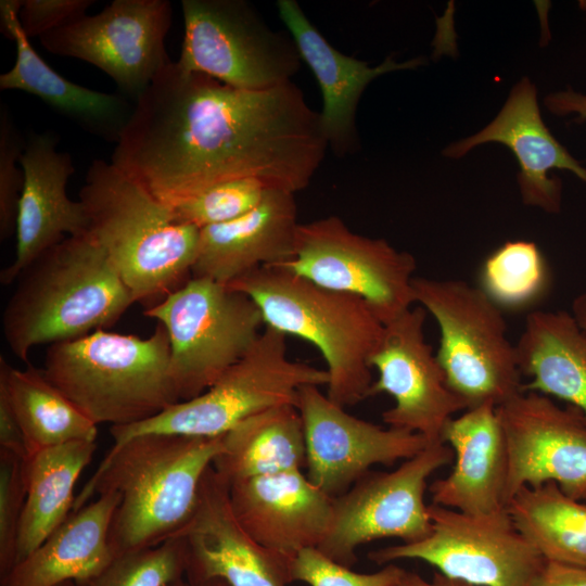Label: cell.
<instances>
[{"mask_svg": "<svg viewBox=\"0 0 586 586\" xmlns=\"http://www.w3.org/2000/svg\"><path fill=\"white\" fill-rule=\"evenodd\" d=\"M328 148L320 113L294 82L243 90L171 61L133 102L111 162L173 206L245 178L295 194Z\"/></svg>", "mask_w": 586, "mask_h": 586, "instance_id": "cell-1", "label": "cell"}, {"mask_svg": "<svg viewBox=\"0 0 586 586\" xmlns=\"http://www.w3.org/2000/svg\"><path fill=\"white\" fill-rule=\"evenodd\" d=\"M221 437L143 434L113 445L73 511L94 494L113 492L119 496L109 531L114 558L156 546L192 517Z\"/></svg>", "mask_w": 586, "mask_h": 586, "instance_id": "cell-2", "label": "cell"}, {"mask_svg": "<svg viewBox=\"0 0 586 586\" xmlns=\"http://www.w3.org/2000/svg\"><path fill=\"white\" fill-rule=\"evenodd\" d=\"M2 314L10 351L28 364L42 344L113 326L136 300L102 247L88 234L66 237L18 277Z\"/></svg>", "mask_w": 586, "mask_h": 586, "instance_id": "cell-3", "label": "cell"}, {"mask_svg": "<svg viewBox=\"0 0 586 586\" xmlns=\"http://www.w3.org/2000/svg\"><path fill=\"white\" fill-rule=\"evenodd\" d=\"M87 233L102 247L136 303L164 298L192 278L200 229L112 162L94 160L79 191Z\"/></svg>", "mask_w": 586, "mask_h": 586, "instance_id": "cell-4", "label": "cell"}, {"mask_svg": "<svg viewBox=\"0 0 586 586\" xmlns=\"http://www.w3.org/2000/svg\"><path fill=\"white\" fill-rule=\"evenodd\" d=\"M229 286L250 296L265 327L313 344L327 365V396L346 408L370 397V358L384 323L362 298L322 288L279 266L253 270Z\"/></svg>", "mask_w": 586, "mask_h": 586, "instance_id": "cell-5", "label": "cell"}, {"mask_svg": "<svg viewBox=\"0 0 586 586\" xmlns=\"http://www.w3.org/2000/svg\"><path fill=\"white\" fill-rule=\"evenodd\" d=\"M43 371L97 425L141 422L179 403L161 323L144 339L100 329L51 344Z\"/></svg>", "mask_w": 586, "mask_h": 586, "instance_id": "cell-6", "label": "cell"}, {"mask_svg": "<svg viewBox=\"0 0 586 586\" xmlns=\"http://www.w3.org/2000/svg\"><path fill=\"white\" fill-rule=\"evenodd\" d=\"M412 288L415 302L437 322L436 358L447 385L469 408L487 402L499 406L523 392L502 310L481 288L424 277H415Z\"/></svg>", "mask_w": 586, "mask_h": 586, "instance_id": "cell-7", "label": "cell"}, {"mask_svg": "<svg viewBox=\"0 0 586 586\" xmlns=\"http://www.w3.org/2000/svg\"><path fill=\"white\" fill-rule=\"evenodd\" d=\"M327 370L291 360L286 335L265 327L253 348L201 395L132 424L114 425V444L143 434L218 437L267 408L296 403L300 388L327 386Z\"/></svg>", "mask_w": 586, "mask_h": 586, "instance_id": "cell-8", "label": "cell"}, {"mask_svg": "<svg viewBox=\"0 0 586 586\" xmlns=\"http://www.w3.org/2000/svg\"><path fill=\"white\" fill-rule=\"evenodd\" d=\"M167 331L179 402L209 388L256 344L265 328L255 302L229 285L192 277L144 310Z\"/></svg>", "mask_w": 586, "mask_h": 586, "instance_id": "cell-9", "label": "cell"}, {"mask_svg": "<svg viewBox=\"0 0 586 586\" xmlns=\"http://www.w3.org/2000/svg\"><path fill=\"white\" fill-rule=\"evenodd\" d=\"M177 65L243 90L292 81L302 59L289 33L273 30L244 0H182Z\"/></svg>", "mask_w": 586, "mask_h": 586, "instance_id": "cell-10", "label": "cell"}, {"mask_svg": "<svg viewBox=\"0 0 586 586\" xmlns=\"http://www.w3.org/2000/svg\"><path fill=\"white\" fill-rule=\"evenodd\" d=\"M277 266L362 298L384 324L416 303V258L384 239L355 233L337 216L300 222L292 257Z\"/></svg>", "mask_w": 586, "mask_h": 586, "instance_id": "cell-11", "label": "cell"}, {"mask_svg": "<svg viewBox=\"0 0 586 586\" xmlns=\"http://www.w3.org/2000/svg\"><path fill=\"white\" fill-rule=\"evenodd\" d=\"M453 459L447 444L434 442L395 470L368 472L333 498L331 523L318 549L353 568L356 550L367 543L399 538L408 544L425 538L432 530L424 500L428 480Z\"/></svg>", "mask_w": 586, "mask_h": 586, "instance_id": "cell-12", "label": "cell"}, {"mask_svg": "<svg viewBox=\"0 0 586 586\" xmlns=\"http://www.w3.org/2000/svg\"><path fill=\"white\" fill-rule=\"evenodd\" d=\"M429 510L432 530L425 538L375 549L368 559L380 565L421 560L446 577L476 586H530L546 561L507 509L471 515L431 504Z\"/></svg>", "mask_w": 586, "mask_h": 586, "instance_id": "cell-13", "label": "cell"}, {"mask_svg": "<svg viewBox=\"0 0 586 586\" xmlns=\"http://www.w3.org/2000/svg\"><path fill=\"white\" fill-rule=\"evenodd\" d=\"M171 17L168 0H114L39 40L52 54L98 67L135 102L171 62L165 49Z\"/></svg>", "mask_w": 586, "mask_h": 586, "instance_id": "cell-14", "label": "cell"}, {"mask_svg": "<svg viewBox=\"0 0 586 586\" xmlns=\"http://www.w3.org/2000/svg\"><path fill=\"white\" fill-rule=\"evenodd\" d=\"M508 472L506 507L522 487L555 483L569 497L586 501V416L550 397L522 392L497 406Z\"/></svg>", "mask_w": 586, "mask_h": 586, "instance_id": "cell-15", "label": "cell"}, {"mask_svg": "<svg viewBox=\"0 0 586 586\" xmlns=\"http://www.w3.org/2000/svg\"><path fill=\"white\" fill-rule=\"evenodd\" d=\"M426 310L411 307L384 326L382 340L370 358L378 371L370 397L391 395L394 405L382 413L385 424L441 442L445 424L468 404L447 385L444 371L426 342Z\"/></svg>", "mask_w": 586, "mask_h": 586, "instance_id": "cell-16", "label": "cell"}, {"mask_svg": "<svg viewBox=\"0 0 586 586\" xmlns=\"http://www.w3.org/2000/svg\"><path fill=\"white\" fill-rule=\"evenodd\" d=\"M319 387L300 388L295 406L304 424L306 476L330 497L345 493L373 466L407 460L431 444L418 433L352 416Z\"/></svg>", "mask_w": 586, "mask_h": 586, "instance_id": "cell-17", "label": "cell"}, {"mask_svg": "<svg viewBox=\"0 0 586 586\" xmlns=\"http://www.w3.org/2000/svg\"><path fill=\"white\" fill-rule=\"evenodd\" d=\"M174 536L187 548L186 578H219L229 586H286L292 559L258 544L239 523L228 484L211 467L201 485L196 508ZM173 537V536H171Z\"/></svg>", "mask_w": 586, "mask_h": 586, "instance_id": "cell-18", "label": "cell"}, {"mask_svg": "<svg viewBox=\"0 0 586 586\" xmlns=\"http://www.w3.org/2000/svg\"><path fill=\"white\" fill-rule=\"evenodd\" d=\"M59 138L47 130L31 133L25 142L20 163L24 173L16 221V255L0 272L4 285L21 273L44 251L66 237L88 230L84 205L68 198L66 188L75 171L69 153L58 150Z\"/></svg>", "mask_w": 586, "mask_h": 586, "instance_id": "cell-19", "label": "cell"}, {"mask_svg": "<svg viewBox=\"0 0 586 586\" xmlns=\"http://www.w3.org/2000/svg\"><path fill=\"white\" fill-rule=\"evenodd\" d=\"M489 142L506 145L519 164L518 184L525 205L557 214L561 208V181L551 169L574 174L586 183V168L552 136L544 124L537 90L528 77L517 82L496 117L476 133L447 145L443 155L460 158Z\"/></svg>", "mask_w": 586, "mask_h": 586, "instance_id": "cell-20", "label": "cell"}, {"mask_svg": "<svg viewBox=\"0 0 586 586\" xmlns=\"http://www.w3.org/2000/svg\"><path fill=\"white\" fill-rule=\"evenodd\" d=\"M228 492L244 530L283 557L318 548L328 533L333 498L301 470L240 480L229 484Z\"/></svg>", "mask_w": 586, "mask_h": 586, "instance_id": "cell-21", "label": "cell"}, {"mask_svg": "<svg viewBox=\"0 0 586 586\" xmlns=\"http://www.w3.org/2000/svg\"><path fill=\"white\" fill-rule=\"evenodd\" d=\"M278 14L293 38L302 62L314 74L323 100L321 126L328 145L339 155L355 152L357 105L366 87L377 77L400 69H415L423 56L395 62L387 56L377 65L346 55L335 49L307 18L295 0L277 1Z\"/></svg>", "mask_w": 586, "mask_h": 586, "instance_id": "cell-22", "label": "cell"}, {"mask_svg": "<svg viewBox=\"0 0 586 586\" xmlns=\"http://www.w3.org/2000/svg\"><path fill=\"white\" fill-rule=\"evenodd\" d=\"M441 442L453 449L455 462L430 485L432 505L471 515L505 510L508 453L497 406L487 402L453 417Z\"/></svg>", "mask_w": 586, "mask_h": 586, "instance_id": "cell-23", "label": "cell"}, {"mask_svg": "<svg viewBox=\"0 0 586 586\" xmlns=\"http://www.w3.org/2000/svg\"><path fill=\"white\" fill-rule=\"evenodd\" d=\"M298 225L294 193L268 189L246 214L200 229L192 277L228 285L258 268L280 265L293 255Z\"/></svg>", "mask_w": 586, "mask_h": 586, "instance_id": "cell-24", "label": "cell"}, {"mask_svg": "<svg viewBox=\"0 0 586 586\" xmlns=\"http://www.w3.org/2000/svg\"><path fill=\"white\" fill-rule=\"evenodd\" d=\"M21 5L22 0L0 1L1 31L16 49L13 66L0 75V89L35 95L86 132L116 144L131 117L133 102L122 93L77 85L51 68L22 30Z\"/></svg>", "mask_w": 586, "mask_h": 586, "instance_id": "cell-25", "label": "cell"}, {"mask_svg": "<svg viewBox=\"0 0 586 586\" xmlns=\"http://www.w3.org/2000/svg\"><path fill=\"white\" fill-rule=\"evenodd\" d=\"M119 496L113 492L69 513L34 551L1 579V586H85L114 559L109 531Z\"/></svg>", "mask_w": 586, "mask_h": 586, "instance_id": "cell-26", "label": "cell"}, {"mask_svg": "<svg viewBox=\"0 0 586 586\" xmlns=\"http://www.w3.org/2000/svg\"><path fill=\"white\" fill-rule=\"evenodd\" d=\"M523 392L562 399L586 416V330L565 311L527 315L515 343Z\"/></svg>", "mask_w": 586, "mask_h": 586, "instance_id": "cell-27", "label": "cell"}, {"mask_svg": "<svg viewBox=\"0 0 586 586\" xmlns=\"http://www.w3.org/2000/svg\"><path fill=\"white\" fill-rule=\"evenodd\" d=\"M213 469L228 485L306 468L304 424L295 405L282 404L244 419L221 437Z\"/></svg>", "mask_w": 586, "mask_h": 586, "instance_id": "cell-28", "label": "cell"}, {"mask_svg": "<svg viewBox=\"0 0 586 586\" xmlns=\"http://www.w3.org/2000/svg\"><path fill=\"white\" fill-rule=\"evenodd\" d=\"M94 451L95 442L79 441L46 448L24 459L26 500L16 563L34 551L73 511L76 482Z\"/></svg>", "mask_w": 586, "mask_h": 586, "instance_id": "cell-29", "label": "cell"}, {"mask_svg": "<svg viewBox=\"0 0 586 586\" xmlns=\"http://www.w3.org/2000/svg\"><path fill=\"white\" fill-rule=\"evenodd\" d=\"M0 380L23 430L28 456L67 443L95 442L97 424L46 377L43 369L30 364L25 369L12 368L1 356Z\"/></svg>", "mask_w": 586, "mask_h": 586, "instance_id": "cell-30", "label": "cell"}, {"mask_svg": "<svg viewBox=\"0 0 586 586\" xmlns=\"http://www.w3.org/2000/svg\"><path fill=\"white\" fill-rule=\"evenodd\" d=\"M506 509L545 560L586 568V501L569 497L549 482L522 487Z\"/></svg>", "mask_w": 586, "mask_h": 586, "instance_id": "cell-31", "label": "cell"}, {"mask_svg": "<svg viewBox=\"0 0 586 586\" xmlns=\"http://www.w3.org/2000/svg\"><path fill=\"white\" fill-rule=\"evenodd\" d=\"M549 273L538 246L531 241H507L483 263L480 286L500 308H522L539 298Z\"/></svg>", "mask_w": 586, "mask_h": 586, "instance_id": "cell-32", "label": "cell"}, {"mask_svg": "<svg viewBox=\"0 0 586 586\" xmlns=\"http://www.w3.org/2000/svg\"><path fill=\"white\" fill-rule=\"evenodd\" d=\"M184 540L173 536L163 543L115 557L85 586H169L186 576Z\"/></svg>", "mask_w": 586, "mask_h": 586, "instance_id": "cell-33", "label": "cell"}, {"mask_svg": "<svg viewBox=\"0 0 586 586\" xmlns=\"http://www.w3.org/2000/svg\"><path fill=\"white\" fill-rule=\"evenodd\" d=\"M267 190L257 179L229 180L169 207L178 221L202 229L246 214L259 204Z\"/></svg>", "mask_w": 586, "mask_h": 586, "instance_id": "cell-34", "label": "cell"}, {"mask_svg": "<svg viewBox=\"0 0 586 586\" xmlns=\"http://www.w3.org/2000/svg\"><path fill=\"white\" fill-rule=\"evenodd\" d=\"M406 570L388 563L373 573H358L342 565L318 548H307L290 562V579L309 586H395Z\"/></svg>", "mask_w": 586, "mask_h": 586, "instance_id": "cell-35", "label": "cell"}, {"mask_svg": "<svg viewBox=\"0 0 586 586\" xmlns=\"http://www.w3.org/2000/svg\"><path fill=\"white\" fill-rule=\"evenodd\" d=\"M25 142L9 107L0 104V239L16 231L24 173L20 163Z\"/></svg>", "mask_w": 586, "mask_h": 586, "instance_id": "cell-36", "label": "cell"}, {"mask_svg": "<svg viewBox=\"0 0 586 586\" xmlns=\"http://www.w3.org/2000/svg\"><path fill=\"white\" fill-rule=\"evenodd\" d=\"M25 500L24 459L0 450V578L16 563Z\"/></svg>", "mask_w": 586, "mask_h": 586, "instance_id": "cell-37", "label": "cell"}, {"mask_svg": "<svg viewBox=\"0 0 586 586\" xmlns=\"http://www.w3.org/2000/svg\"><path fill=\"white\" fill-rule=\"evenodd\" d=\"M93 0H22L18 22L26 37H42L87 14Z\"/></svg>", "mask_w": 586, "mask_h": 586, "instance_id": "cell-38", "label": "cell"}, {"mask_svg": "<svg viewBox=\"0 0 586 586\" xmlns=\"http://www.w3.org/2000/svg\"><path fill=\"white\" fill-rule=\"evenodd\" d=\"M0 450L22 459L28 456L23 430L2 380H0Z\"/></svg>", "mask_w": 586, "mask_h": 586, "instance_id": "cell-39", "label": "cell"}, {"mask_svg": "<svg viewBox=\"0 0 586 586\" xmlns=\"http://www.w3.org/2000/svg\"><path fill=\"white\" fill-rule=\"evenodd\" d=\"M530 586H586V568L546 560Z\"/></svg>", "mask_w": 586, "mask_h": 586, "instance_id": "cell-40", "label": "cell"}, {"mask_svg": "<svg viewBox=\"0 0 586 586\" xmlns=\"http://www.w3.org/2000/svg\"><path fill=\"white\" fill-rule=\"evenodd\" d=\"M544 104L557 116L576 114L579 119H586V93L572 89L556 91L545 98Z\"/></svg>", "mask_w": 586, "mask_h": 586, "instance_id": "cell-41", "label": "cell"}, {"mask_svg": "<svg viewBox=\"0 0 586 586\" xmlns=\"http://www.w3.org/2000/svg\"><path fill=\"white\" fill-rule=\"evenodd\" d=\"M395 586H476L459 579L446 577L435 572L431 581L424 579L416 572L405 571Z\"/></svg>", "mask_w": 586, "mask_h": 586, "instance_id": "cell-42", "label": "cell"}, {"mask_svg": "<svg viewBox=\"0 0 586 586\" xmlns=\"http://www.w3.org/2000/svg\"><path fill=\"white\" fill-rule=\"evenodd\" d=\"M572 315L578 324L586 330V293L576 296L572 303Z\"/></svg>", "mask_w": 586, "mask_h": 586, "instance_id": "cell-43", "label": "cell"}, {"mask_svg": "<svg viewBox=\"0 0 586 586\" xmlns=\"http://www.w3.org/2000/svg\"><path fill=\"white\" fill-rule=\"evenodd\" d=\"M169 586H229L225 581L219 578H211L203 581H190L186 577H182Z\"/></svg>", "mask_w": 586, "mask_h": 586, "instance_id": "cell-44", "label": "cell"}, {"mask_svg": "<svg viewBox=\"0 0 586 586\" xmlns=\"http://www.w3.org/2000/svg\"><path fill=\"white\" fill-rule=\"evenodd\" d=\"M58 586H78L75 582H65L63 584H60Z\"/></svg>", "mask_w": 586, "mask_h": 586, "instance_id": "cell-45", "label": "cell"}, {"mask_svg": "<svg viewBox=\"0 0 586 586\" xmlns=\"http://www.w3.org/2000/svg\"><path fill=\"white\" fill-rule=\"evenodd\" d=\"M579 8L586 10V0L579 1Z\"/></svg>", "mask_w": 586, "mask_h": 586, "instance_id": "cell-46", "label": "cell"}]
</instances>
